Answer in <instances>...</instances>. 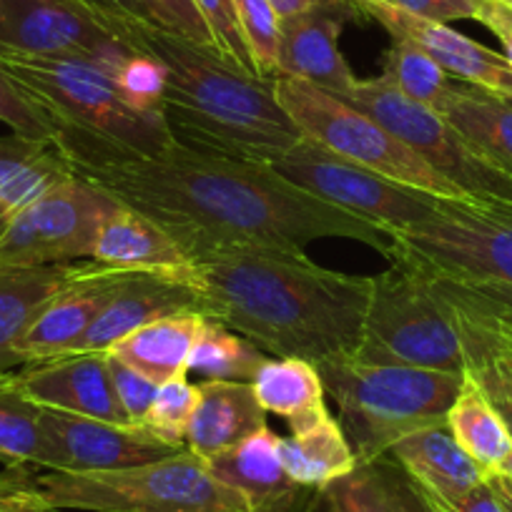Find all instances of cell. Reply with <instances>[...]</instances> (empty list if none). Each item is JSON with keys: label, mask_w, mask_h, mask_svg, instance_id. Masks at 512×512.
I'll return each instance as SVG.
<instances>
[{"label": "cell", "mask_w": 512, "mask_h": 512, "mask_svg": "<svg viewBox=\"0 0 512 512\" xmlns=\"http://www.w3.org/2000/svg\"><path fill=\"white\" fill-rule=\"evenodd\" d=\"M53 144L73 176L164 226L191 262L219 251L304 254L319 239L362 241L387 259L392 254V234L317 199L264 164L179 144L159 156L73 134L56 136Z\"/></svg>", "instance_id": "obj_1"}, {"label": "cell", "mask_w": 512, "mask_h": 512, "mask_svg": "<svg viewBox=\"0 0 512 512\" xmlns=\"http://www.w3.org/2000/svg\"><path fill=\"white\" fill-rule=\"evenodd\" d=\"M204 317L274 357L319 364L354 354L362 339L372 277L334 272L307 254L219 251L191 262Z\"/></svg>", "instance_id": "obj_2"}, {"label": "cell", "mask_w": 512, "mask_h": 512, "mask_svg": "<svg viewBox=\"0 0 512 512\" xmlns=\"http://www.w3.org/2000/svg\"><path fill=\"white\" fill-rule=\"evenodd\" d=\"M126 43L169 71L161 113L184 149L269 166L302 139L274 96V81L234 66L214 48L149 23L136 26Z\"/></svg>", "instance_id": "obj_3"}, {"label": "cell", "mask_w": 512, "mask_h": 512, "mask_svg": "<svg viewBox=\"0 0 512 512\" xmlns=\"http://www.w3.org/2000/svg\"><path fill=\"white\" fill-rule=\"evenodd\" d=\"M11 470L21 495L41 512H249L244 497L189 450L121 470Z\"/></svg>", "instance_id": "obj_4"}, {"label": "cell", "mask_w": 512, "mask_h": 512, "mask_svg": "<svg viewBox=\"0 0 512 512\" xmlns=\"http://www.w3.org/2000/svg\"><path fill=\"white\" fill-rule=\"evenodd\" d=\"M317 369L357 462L387 455L402 437L445 422L462 384V374L367 364L352 354Z\"/></svg>", "instance_id": "obj_5"}, {"label": "cell", "mask_w": 512, "mask_h": 512, "mask_svg": "<svg viewBox=\"0 0 512 512\" xmlns=\"http://www.w3.org/2000/svg\"><path fill=\"white\" fill-rule=\"evenodd\" d=\"M0 66L51 118L56 136H83L139 156L176 146L164 113L128 106L101 63L78 56H0Z\"/></svg>", "instance_id": "obj_6"}, {"label": "cell", "mask_w": 512, "mask_h": 512, "mask_svg": "<svg viewBox=\"0 0 512 512\" xmlns=\"http://www.w3.org/2000/svg\"><path fill=\"white\" fill-rule=\"evenodd\" d=\"M352 357L367 364L465 374L450 309L427 269L395 254L390 269L372 277L362 339Z\"/></svg>", "instance_id": "obj_7"}, {"label": "cell", "mask_w": 512, "mask_h": 512, "mask_svg": "<svg viewBox=\"0 0 512 512\" xmlns=\"http://www.w3.org/2000/svg\"><path fill=\"white\" fill-rule=\"evenodd\" d=\"M274 96L304 139L317 141L332 154L437 199H470L405 141L342 96L289 76L274 78Z\"/></svg>", "instance_id": "obj_8"}, {"label": "cell", "mask_w": 512, "mask_h": 512, "mask_svg": "<svg viewBox=\"0 0 512 512\" xmlns=\"http://www.w3.org/2000/svg\"><path fill=\"white\" fill-rule=\"evenodd\" d=\"M435 277L512 284V204L440 199L420 224L392 236V254Z\"/></svg>", "instance_id": "obj_9"}, {"label": "cell", "mask_w": 512, "mask_h": 512, "mask_svg": "<svg viewBox=\"0 0 512 512\" xmlns=\"http://www.w3.org/2000/svg\"><path fill=\"white\" fill-rule=\"evenodd\" d=\"M344 101L382 123L470 199L512 204V176L482 159L442 113L407 98L384 73L357 78Z\"/></svg>", "instance_id": "obj_10"}, {"label": "cell", "mask_w": 512, "mask_h": 512, "mask_svg": "<svg viewBox=\"0 0 512 512\" xmlns=\"http://www.w3.org/2000/svg\"><path fill=\"white\" fill-rule=\"evenodd\" d=\"M269 169L317 199L359 216L392 236L425 221L440 201L437 196L342 159L304 136L287 154L272 161Z\"/></svg>", "instance_id": "obj_11"}, {"label": "cell", "mask_w": 512, "mask_h": 512, "mask_svg": "<svg viewBox=\"0 0 512 512\" xmlns=\"http://www.w3.org/2000/svg\"><path fill=\"white\" fill-rule=\"evenodd\" d=\"M118 206L88 181L68 176L21 211L0 234V267L86 262L98 226Z\"/></svg>", "instance_id": "obj_12"}, {"label": "cell", "mask_w": 512, "mask_h": 512, "mask_svg": "<svg viewBox=\"0 0 512 512\" xmlns=\"http://www.w3.org/2000/svg\"><path fill=\"white\" fill-rule=\"evenodd\" d=\"M131 51L81 0H0V56H78L113 73Z\"/></svg>", "instance_id": "obj_13"}, {"label": "cell", "mask_w": 512, "mask_h": 512, "mask_svg": "<svg viewBox=\"0 0 512 512\" xmlns=\"http://www.w3.org/2000/svg\"><path fill=\"white\" fill-rule=\"evenodd\" d=\"M41 425L46 435L43 470H121V467L166 460L186 450L161 440L144 425H118V422L48 410V407H41Z\"/></svg>", "instance_id": "obj_14"}, {"label": "cell", "mask_w": 512, "mask_h": 512, "mask_svg": "<svg viewBox=\"0 0 512 512\" xmlns=\"http://www.w3.org/2000/svg\"><path fill=\"white\" fill-rule=\"evenodd\" d=\"M354 16L377 21L392 38H405L430 53L442 71L455 81L482 88L495 96L512 98V66L502 53L462 36L447 23L427 21L384 3V0H347Z\"/></svg>", "instance_id": "obj_15"}, {"label": "cell", "mask_w": 512, "mask_h": 512, "mask_svg": "<svg viewBox=\"0 0 512 512\" xmlns=\"http://www.w3.org/2000/svg\"><path fill=\"white\" fill-rule=\"evenodd\" d=\"M8 374L38 407L131 425L113 390L106 352L66 354L48 362L23 364Z\"/></svg>", "instance_id": "obj_16"}, {"label": "cell", "mask_w": 512, "mask_h": 512, "mask_svg": "<svg viewBox=\"0 0 512 512\" xmlns=\"http://www.w3.org/2000/svg\"><path fill=\"white\" fill-rule=\"evenodd\" d=\"M126 274L88 262L83 277L56 294L18 339L13 347L16 367L71 354Z\"/></svg>", "instance_id": "obj_17"}, {"label": "cell", "mask_w": 512, "mask_h": 512, "mask_svg": "<svg viewBox=\"0 0 512 512\" xmlns=\"http://www.w3.org/2000/svg\"><path fill=\"white\" fill-rule=\"evenodd\" d=\"M462 344L465 374L480 387L512 437V334L505 324L432 274Z\"/></svg>", "instance_id": "obj_18"}, {"label": "cell", "mask_w": 512, "mask_h": 512, "mask_svg": "<svg viewBox=\"0 0 512 512\" xmlns=\"http://www.w3.org/2000/svg\"><path fill=\"white\" fill-rule=\"evenodd\" d=\"M279 440L267 425L206 462L216 480L244 497L249 512H309L312 505L317 490L289 477Z\"/></svg>", "instance_id": "obj_19"}, {"label": "cell", "mask_w": 512, "mask_h": 512, "mask_svg": "<svg viewBox=\"0 0 512 512\" xmlns=\"http://www.w3.org/2000/svg\"><path fill=\"white\" fill-rule=\"evenodd\" d=\"M179 312H201V297L191 277L154 272H128L113 297L88 327L71 354L106 352L134 329Z\"/></svg>", "instance_id": "obj_20"}, {"label": "cell", "mask_w": 512, "mask_h": 512, "mask_svg": "<svg viewBox=\"0 0 512 512\" xmlns=\"http://www.w3.org/2000/svg\"><path fill=\"white\" fill-rule=\"evenodd\" d=\"M354 16L342 0L299 16L282 18L279 23V76L314 83L334 96H347L357 76L349 68L339 36L344 18ZM277 76V78H279Z\"/></svg>", "instance_id": "obj_21"}, {"label": "cell", "mask_w": 512, "mask_h": 512, "mask_svg": "<svg viewBox=\"0 0 512 512\" xmlns=\"http://www.w3.org/2000/svg\"><path fill=\"white\" fill-rule=\"evenodd\" d=\"M88 262L116 272H154L191 277V256L149 216L118 204L98 226Z\"/></svg>", "instance_id": "obj_22"}, {"label": "cell", "mask_w": 512, "mask_h": 512, "mask_svg": "<svg viewBox=\"0 0 512 512\" xmlns=\"http://www.w3.org/2000/svg\"><path fill=\"white\" fill-rule=\"evenodd\" d=\"M309 512H435L422 487L387 455L359 460L347 475L314 492Z\"/></svg>", "instance_id": "obj_23"}, {"label": "cell", "mask_w": 512, "mask_h": 512, "mask_svg": "<svg viewBox=\"0 0 512 512\" xmlns=\"http://www.w3.org/2000/svg\"><path fill=\"white\" fill-rule=\"evenodd\" d=\"M262 427H267V412L256 400L254 384L204 379L186 430V450L209 462Z\"/></svg>", "instance_id": "obj_24"}, {"label": "cell", "mask_w": 512, "mask_h": 512, "mask_svg": "<svg viewBox=\"0 0 512 512\" xmlns=\"http://www.w3.org/2000/svg\"><path fill=\"white\" fill-rule=\"evenodd\" d=\"M390 455L435 502L460 500L487 480L480 465L457 445L447 422L402 437Z\"/></svg>", "instance_id": "obj_25"}, {"label": "cell", "mask_w": 512, "mask_h": 512, "mask_svg": "<svg viewBox=\"0 0 512 512\" xmlns=\"http://www.w3.org/2000/svg\"><path fill=\"white\" fill-rule=\"evenodd\" d=\"M86 262L51 267H0V374L13 372V347L56 294L83 277Z\"/></svg>", "instance_id": "obj_26"}, {"label": "cell", "mask_w": 512, "mask_h": 512, "mask_svg": "<svg viewBox=\"0 0 512 512\" xmlns=\"http://www.w3.org/2000/svg\"><path fill=\"white\" fill-rule=\"evenodd\" d=\"M206 317L201 312H179L154 319L118 339L106 349L108 357L139 369L156 384L189 374V357Z\"/></svg>", "instance_id": "obj_27"}, {"label": "cell", "mask_w": 512, "mask_h": 512, "mask_svg": "<svg viewBox=\"0 0 512 512\" xmlns=\"http://www.w3.org/2000/svg\"><path fill=\"white\" fill-rule=\"evenodd\" d=\"M251 384L264 412L282 417L292 432L307 430L329 415L322 374L307 359H267Z\"/></svg>", "instance_id": "obj_28"}, {"label": "cell", "mask_w": 512, "mask_h": 512, "mask_svg": "<svg viewBox=\"0 0 512 512\" xmlns=\"http://www.w3.org/2000/svg\"><path fill=\"white\" fill-rule=\"evenodd\" d=\"M437 113L460 131L482 159L512 176V103L507 98L457 81Z\"/></svg>", "instance_id": "obj_29"}, {"label": "cell", "mask_w": 512, "mask_h": 512, "mask_svg": "<svg viewBox=\"0 0 512 512\" xmlns=\"http://www.w3.org/2000/svg\"><path fill=\"white\" fill-rule=\"evenodd\" d=\"M71 174L53 141L0 136V209L16 214Z\"/></svg>", "instance_id": "obj_30"}, {"label": "cell", "mask_w": 512, "mask_h": 512, "mask_svg": "<svg viewBox=\"0 0 512 512\" xmlns=\"http://www.w3.org/2000/svg\"><path fill=\"white\" fill-rule=\"evenodd\" d=\"M279 447L289 477L312 490L329 485L357 465V455L332 415H324L307 430L289 432V437L279 440Z\"/></svg>", "instance_id": "obj_31"}, {"label": "cell", "mask_w": 512, "mask_h": 512, "mask_svg": "<svg viewBox=\"0 0 512 512\" xmlns=\"http://www.w3.org/2000/svg\"><path fill=\"white\" fill-rule=\"evenodd\" d=\"M445 422L457 445L480 465L487 477L500 470L512 450V437L495 407L487 402L480 387L467 374H462L460 392H457Z\"/></svg>", "instance_id": "obj_32"}, {"label": "cell", "mask_w": 512, "mask_h": 512, "mask_svg": "<svg viewBox=\"0 0 512 512\" xmlns=\"http://www.w3.org/2000/svg\"><path fill=\"white\" fill-rule=\"evenodd\" d=\"M264 349L256 347L226 324L206 317L199 339L189 357V372L204 379H226V382H251L267 362Z\"/></svg>", "instance_id": "obj_33"}, {"label": "cell", "mask_w": 512, "mask_h": 512, "mask_svg": "<svg viewBox=\"0 0 512 512\" xmlns=\"http://www.w3.org/2000/svg\"><path fill=\"white\" fill-rule=\"evenodd\" d=\"M0 462L6 467H46L41 407L28 400L11 374H0Z\"/></svg>", "instance_id": "obj_34"}, {"label": "cell", "mask_w": 512, "mask_h": 512, "mask_svg": "<svg viewBox=\"0 0 512 512\" xmlns=\"http://www.w3.org/2000/svg\"><path fill=\"white\" fill-rule=\"evenodd\" d=\"M382 73L407 98L427 108H435V111H440V106L457 83L455 78L442 71V66L430 53L422 51L417 43L405 41V38H392V46L384 53Z\"/></svg>", "instance_id": "obj_35"}, {"label": "cell", "mask_w": 512, "mask_h": 512, "mask_svg": "<svg viewBox=\"0 0 512 512\" xmlns=\"http://www.w3.org/2000/svg\"><path fill=\"white\" fill-rule=\"evenodd\" d=\"M236 23L244 36L246 51L259 78L279 76V13L269 0H231Z\"/></svg>", "instance_id": "obj_36"}, {"label": "cell", "mask_w": 512, "mask_h": 512, "mask_svg": "<svg viewBox=\"0 0 512 512\" xmlns=\"http://www.w3.org/2000/svg\"><path fill=\"white\" fill-rule=\"evenodd\" d=\"M196 405H199V384H191L186 374L174 377L159 384L154 402L141 425L171 445L186 447V430H189Z\"/></svg>", "instance_id": "obj_37"}, {"label": "cell", "mask_w": 512, "mask_h": 512, "mask_svg": "<svg viewBox=\"0 0 512 512\" xmlns=\"http://www.w3.org/2000/svg\"><path fill=\"white\" fill-rule=\"evenodd\" d=\"M166 78L169 71L164 63L146 51H131L113 71L121 98L139 111H161Z\"/></svg>", "instance_id": "obj_38"}, {"label": "cell", "mask_w": 512, "mask_h": 512, "mask_svg": "<svg viewBox=\"0 0 512 512\" xmlns=\"http://www.w3.org/2000/svg\"><path fill=\"white\" fill-rule=\"evenodd\" d=\"M0 121L13 134L38 141H56V126L38 108V103L18 86L16 78L0 66Z\"/></svg>", "instance_id": "obj_39"}, {"label": "cell", "mask_w": 512, "mask_h": 512, "mask_svg": "<svg viewBox=\"0 0 512 512\" xmlns=\"http://www.w3.org/2000/svg\"><path fill=\"white\" fill-rule=\"evenodd\" d=\"M136 3H139L141 16L149 26L171 33V36L186 38L191 43H199V46L214 48L209 26L191 0H136Z\"/></svg>", "instance_id": "obj_40"}, {"label": "cell", "mask_w": 512, "mask_h": 512, "mask_svg": "<svg viewBox=\"0 0 512 512\" xmlns=\"http://www.w3.org/2000/svg\"><path fill=\"white\" fill-rule=\"evenodd\" d=\"M191 3H194L196 11L201 13L206 26H209L211 41H214L216 51H219L226 61L234 63V66L256 73L249 51H246L244 36H241L239 31V23H236L231 0H191Z\"/></svg>", "instance_id": "obj_41"}, {"label": "cell", "mask_w": 512, "mask_h": 512, "mask_svg": "<svg viewBox=\"0 0 512 512\" xmlns=\"http://www.w3.org/2000/svg\"><path fill=\"white\" fill-rule=\"evenodd\" d=\"M108 372H111V382L113 390H116L118 402H121L123 412H126L128 422L131 425H141L149 412L151 402H154L156 390H159V384L154 379H149L146 374H141L139 369L128 367V364L118 362V359L108 357Z\"/></svg>", "instance_id": "obj_42"}, {"label": "cell", "mask_w": 512, "mask_h": 512, "mask_svg": "<svg viewBox=\"0 0 512 512\" xmlns=\"http://www.w3.org/2000/svg\"><path fill=\"white\" fill-rule=\"evenodd\" d=\"M384 3L417 18L447 23V26L455 21H477L482 8V0H384Z\"/></svg>", "instance_id": "obj_43"}, {"label": "cell", "mask_w": 512, "mask_h": 512, "mask_svg": "<svg viewBox=\"0 0 512 512\" xmlns=\"http://www.w3.org/2000/svg\"><path fill=\"white\" fill-rule=\"evenodd\" d=\"M445 279V277H442ZM462 297H467L470 302H475L477 307H482L485 312L495 314V317L512 322V284H500V282H455V279H447Z\"/></svg>", "instance_id": "obj_44"}, {"label": "cell", "mask_w": 512, "mask_h": 512, "mask_svg": "<svg viewBox=\"0 0 512 512\" xmlns=\"http://www.w3.org/2000/svg\"><path fill=\"white\" fill-rule=\"evenodd\" d=\"M81 3L91 8L101 21H106L123 43H126L128 33L134 31L136 26L146 23L136 0H81Z\"/></svg>", "instance_id": "obj_45"}, {"label": "cell", "mask_w": 512, "mask_h": 512, "mask_svg": "<svg viewBox=\"0 0 512 512\" xmlns=\"http://www.w3.org/2000/svg\"><path fill=\"white\" fill-rule=\"evenodd\" d=\"M430 500V497H427ZM432 510L435 512H507L505 502L497 497V492L492 490L490 482H482L475 490L467 492L465 497L455 502H435L430 500Z\"/></svg>", "instance_id": "obj_46"}, {"label": "cell", "mask_w": 512, "mask_h": 512, "mask_svg": "<svg viewBox=\"0 0 512 512\" xmlns=\"http://www.w3.org/2000/svg\"><path fill=\"white\" fill-rule=\"evenodd\" d=\"M477 21L495 33L497 41L502 43V56L512 66V8L505 3H497V0H482Z\"/></svg>", "instance_id": "obj_47"}, {"label": "cell", "mask_w": 512, "mask_h": 512, "mask_svg": "<svg viewBox=\"0 0 512 512\" xmlns=\"http://www.w3.org/2000/svg\"><path fill=\"white\" fill-rule=\"evenodd\" d=\"M0 512H41L21 495L11 467L0 472Z\"/></svg>", "instance_id": "obj_48"}, {"label": "cell", "mask_w": 512, "mask_h": 512, "mask_svg": "<svg viewBox=\"0 0 512 512\" xmlns=\"http://www.w3.org/2000/svg\"><path fill=\"white\" fill-rule=\"evenodd\" d=\"M269 3H272L274 11L279 13V18H289V16H299V13L314 11V8L319 6H327V3H332V0H269Z\"/></svg>", "instance_id": "obj_49"}, {"label": "cell", "mask_w": 512, "mask_h": 512, "mask_svg": "<svg viewBox=\"0 0 512 512\" xmlns=\"http://www.w3.org/2000/svg\"><path fill=\"white\" fill-rule=\"evenodd\" d=\"M487 482L492 485V490L497 492V497H500L502 502H505L507 512H512V480L505 475H490L487 477Z\"/></svg>", "instance_id": "obj_50"}, {"label": "cell", "mask_w": 512, "mask_h": 512, "mask_svg": "<svg viewBox=\"0 0 512 512\" xmlns=\"http://www.w3.org/2000/svg\"><path fill=\"white\" fill-rule=\"evenodd\" d=\"M495 475H505V477H510V480H512V450H510V455L505 457V462H502L500 470H497Z\"/></svg>", "instance_id": "obj_51"}, {"label": "cell", "mask_w": 512, "mask_h": 512, "mask_svg": "<svg viewBox=\"0 0 512 512\" xmlns=\"http://www.w3.org/2000/svg\"><path fill=\"white\" fill-rule=\"evenodd\" d=\"M8 219H11V214H8L6 209H0V234H3V229H6Z\"/></svg>", "instance_id": "obj_52"}, {"label": "cell", "mask_w": 512, "mask_h": 512, "mask_svg": "<svg viewBox=\"0 0 512 512\" xmlns=\"http://www.w3.org/2000/svg\"><path fill=\"white\" fill-rule=\"evenodd\" d=\"M492 317H495V314H492ZM497 319H500V317H497ZM500 322H502V324H505V327H507V332H510V334H512V322H505V319H500Z\"/></svg>", "instance_id": "obj_53"}, {"label": "cell", "mask_w": 512, "mask_h": 512, "mask_svg": "<svg viewBox=\"0 0 512 512\" xmlns=\"http://www.w3.org/2000/svg\"><path fill=\"white\" fill-rule=\"evenodd\" d=\"M497 3H505V6H512V0H497Z\"/></svg>", "instance_id": "obj_54"}, {"label": "cell", "mask_w": 512, "mask_h": 512, "mask_svg": "<svg viewBox=\"0 0 512 512\" xmlns=\"http://www.w3.org/2000/svg\"><path fill=\"white\" fill-rule=\"evenodd\" d=\"M507 101H510V103H512V98H507Z\"/></svg>", "instance_id": "obj_55"}, {"label": "cell", "mask_w": 512, "mask_h": 512, "mask_svg": "<svg viewBox=\"0 0 512 512\" xmlns=\"http://www.w3.org/2000/svg\"><path fill=\"white\" fill-rule=\"evenodd\" d=\"M344 3H347V0H344Z\"/></svg>", "instance_id": "obj_56"}, {"label": "cell", "mask_w": 512, "mask_h": 512, "mask_svg": "<svg viewBox=\"0 0 512 512\" xmlns=\"http://www.w3.org/2000/svg\"><path fill=\"white\" fill-rule=\"evenodd\" d=\"M510 8H512V6H510Z\"/></svg>", "instance_id": "obj_57"}]
</instances>
